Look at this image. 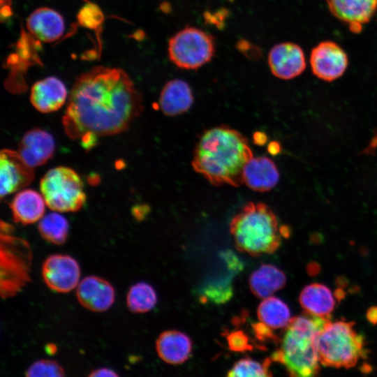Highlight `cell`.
Returning a JSON list of instances; mask_svg holds the SVG:
<instances>
[{
	"label": "cell",
	"mask_w": 377,
	"mask_h": 377,
	"mask_svg": "<svg viewBox=\"0 0 377 377\" xmlns=\"http://www.w3.org/2000/svg\"><path fill=\"white\" fill-rule=\"evenodd\" d=\"M253 139L258 145H263L267 140V136L263 133L257 132L254 134Z\"/></svg>",
	"instance_id": "34"
},
{
	"label": "cell",
	"mask_w": 377,
	"mask_h": 377,
	"mask_svg": "<svg viewBox=\"0 0 377 377\" xmlns=\"http://www.w3.org/2000/svg\"><path fill=\"white\" fill-rule=\"evenodd\" d=\"M309 63L315 76L332 82L343 75L349 61L347 53L339 44L332 40H323L312 48Z\"/></svg>",
	"instance_id": "9"
},
{
	"label": "cell",
	"mask_w": 377,
	"mask_h": 377,
	"mask_svg": "<svg viewBox=\"0 0 377 377\" xmlns=\"http://www.w3.org/2000/svg\"><path fill=\"white\" fill-rule=\"evenodd\" d=\"M267 61L272 73L282 80L299 76L306 66L302 48L292 42L280 43L273 46L269 52Z\"/></svg>",
	"instance_id": "12"
},
{
	"label": "cell",
	"mask_w": 377,
	"mask_h": 377,
	"mask_svg": "<svg viewBox=\"0 0 377 377\" xmlns=\"http://www.w3.org/2000/svg\"><path fill=\"white\" fill-rule=\"evenodd\" d=\"M40 189L47 206L61 213L79 211L87 199L80 177L66 166L49 170L40 180Z\"/></svg>",
	"instance_id": "6"
},
{
	"label": "cell",
	"mask_w": 377,
	"mask_h": 377,
	"mask_svg": "<svg viewBox=\"0 0 377 377\" xmlns=\"http://www.w3.org/2000/svg\"><path fill=\"white\" fill-rule=\"evenodd\" d=\"M28 31L39 41L54 42L61 37L65 29L62 16L54 9L39 8L27 18Z\"/></svg>",
	"instance_id": "17"
},
{
	"label": "cell",
	"mask_w": 377,
	"mask_h": 377,
	"mask_svg": "<svg viewBox=\"0 0 377 377\" xmlns=\"http://www.w3.org/2000/svg\"><path fill=\"white\" fill-rule=\"evenodd\" d=\"M68 96L64 82L56 77H47L35 82L31 89L30 101L36 110L42 113L58 110Z\"/></svg>",
	"instance_id": "16"
},
{
	"label": "cell",
	"mask_w": 377,
	"mask_h": 377,
	"mask_svg": "<svg viewBox=\"0 0 377 377\" xmlns=\"http://www.w3.org/2000/svg\"><path fill=\"white\" fill-rule=\"evenodd\" d=\"M90 377H114L119 376V374L114 370L109 368H98L91 371L88 375Z\"/></svg>",
	"instance_id": "31"
},
{
	"label": "cell",
	"mask_w": 377,
	"mask_h": 377,
	"mask_svg": "<svg viewBox=\"0 0 377 377\" xmlns=\"http://www.w3.org/2000/svg\"><path fill=\"white\" fill-rule=\"evenodd\" d=\"M368 319L373 323L377 322V309L373 308L368 311Z\"/></svg>",
	"instance_id": "35"
},
{
	"label": "cell",
	"mask_w": 377,
	"mask_h": 377,
	"mask_svg": "<svg viewBox=\"0 0 377 377\" xmlns=\"http://www.w3.org/2000/svg\"><path fill=\"white\" fill-rule=\"evenodd\" d=\"M170 60L183 69H197L208 63L215 52L213 37L197 27H188L176 33L168 42Z\"/></svg>",
	"instance_id": "8"
},
{
	"label": "cell",
	"mask_w": 377,
	"mask_h": 377,
	"mask_svg": "<svg viewBox=\"0 0 377 377\" xmlns=\"http://www.w3.org/2000/svg\"><path fill=\"white\" fill-rule=\"evenodd\" d=\"M330 320L307 312L292 318L285 328L279 349L271 356L272 361L283 365L291 376L317 375L320 365L317 337Z\"/></svg>",
	"instance_id": "3"
},
{
	"label": "cell",
	"mask_w": 377,
	"mask_h": 377,
	"mask_svg": "<svg viewBox=\"0 0 377 377\" xmlns=\"http://www.w3.org/2000/svg\"><path fill=\"white\" fill-rule=\"evenodd\" d=\"M38 232L47 242L61 245L67 239L69 232L68 220L58 212L49 213L40 220Z\"/></svg>",
	"instance_id": "25"
},
{
	"label": "cell",
	"mask_w": 377,
	"mask_h": 377,
	"mask_svg": "<svg viewBox=\"0 0 377 377\" xmlns=\"http://www.w3.org/2000/svg\"><path fill=\"white\" fill-rule=\"evenodd\" d=\"M193 96L189 84L180 79L168 82L159 96L161 111L168 116L181 114L189 110Z\"/></svg>",
	"instance_id": "20"
},
{
	"label": "cell",
	"mask_w": 377,
	"mask_h": 377,
	"mask_svg": "<svg viewBox=\"0 0 377 377\" xmlns=\"http://www.w3.org/2000/svg\"><path fill=\"white\" fill-rule=\"evenodd\" d=\"M279 173L275 163L269 158H252L244 171V183L252 190L265 192L278 183Z\"/></svg>",
	"instance_id": "19"
},
{
	"label": "cell",
	"mask_w": 377,
	"mask_h": 377,
	"mask_svg": "<svg viewBox=\"0 0 377 377\" xmlns=\"http://www.w3.org/2000/svg\"><path fill=\"white\" fill-rule=\"evenodd\" d=\"M268 151L270 154L276 155L281 151V146L277 142H272L269 145Z\"/></svg>",
	"instance_id": "33"
},
{
	"label": "cell",
	"mask_w": 377,
	"mask_h": 377,
	"mask_svg": "<svg viewBox=\"0 0 377 377\" xmlns=\"http://www.w3.org/2000/svg\"><path fill=\"white\" fill-rule=\"evenodd\" d=\"M317 348L321 365L349 369L367 355L364 337L352 321L330 320L317 337Z\"/></svg>",
	"instance_id": "5"
},
{
	"label": "cell",
	"mask_w": 377,
	"mask_h": 377,
	"mask_svg": "<svg viewBox=\"0 0 377 377\" xmlns=\"http://www.w3.org/2000/svg\"><path fill=\"white\" fill-rule=\"evenodd\" d=\"M157 302L156 293L151 286L138 282L130 287L126 295V305L135 313H146Z\"/></svg>",
	"instance_id": "26"
},
{
	"label": "cell",
	"mask_w": 377,
	"mask_h": 377,
	"mask_svg": "<svg viewBox=\"0 0 377 377\" xmlns=\"http://www.w3.org/2000/svg\"><path fill=\"white\" fill-rule=\"evenodd\" d=\"M285 274L276 267L265 264L253 272L249 278V287L253 295L265 299L286 285Z\"/></svg>",
	"instance_id": "23"
},
{
	"label": "cell",
	"mask_w": 377,
	"mask_h": 377,
	"mask_svg": "<svg viewBox=\"0 0 377 377\" xmlns=\"http://www.w3.org/2000/svg\"><path fill=\"white\" fill-rule=\"evenodd\" d=\"M1 198L22 190L34 178L33 168L22 159L18 151L4 149L0 154Z\"/></svg>",
	"instance_id": "11"
},
{
	"label": "cell",
	"mask_w": 377,
	"mask_h": 377,
	"mask_svg": "<svg viewBox=\"0 0 377 377\" xmlns=\"http://www.w3.org/2000/svg\"><path fill=\"white\" fill-rule=\"evenodd\" d=\"M330 13L359 34L377 13V0H325Z\"/></svg>",
	"instance_id": "13"
},
{
	"label": "cell",
	"mask_w": 377,
	"mask_h": 377,
	"mask_svg": "<svg viewBox=\"0 0 377 377\" xmlns=\"http://www.w3.org/2000/svg\"><path fill=\"white\" fill-rule=\"evenodd\" d=\"M230 231L237 250L252 256L274 253L282 236L275 214L262 202L245 205L232 218Z\"/></svg>",
	"instance_id": "4"
},
{
	"label": "cell",
	"mask_w": 377,
	"mask_h": 377,
	"mask_svg": "<svg viewBox=\"0 0 377 377\" xmlns=\"http://www.w3.org/2000/svg\"><path fill=\"white\" fill-rule=\"evenodd\" d=\"M272 360L265 359L263 363L251 358H243L235 363L228 372V376L265 377L272 375L269 370Z\"/></svg>",
	"instance_id": "27"
},
{
	"label": "cell",
	"mask_w": 377,
	"mask_h": 377,
	"mask_svg": "<svg viewBox=\"0 0 377 377\" xmlns=\"http://www.w3.org/2000/svg\"><path fill=\"white\" fill-rule=\"evenodd\" d=\"M11 0H1V18L7 19L12 15Z\"/></svg>",
	"instance_id": "32"
},
{
	"label": "cell",
	"mask_w": 377,
	"mask_h": 377,
	"mask_svg": "<svg viewBox=\"0 0 377 377\" xmlns=\"http://www.w3.org/2000/svg\"><path fill=\"white\" fill-rule=\"evenodd\" d=\"M45 350L47 351V353L52 355L57 352V348L55 344L51 343L47 344L45 346Z\"/></svg>",
	"instance_id": "36"
},
{
	"label": "cell",
	"mask_w": 377,
	"mask_h": 377,
	"mask_svg": "<svg viewBox=\"0 0 377 377\" xmlns=\"http://www.w3.org/2000/svg\"><path fill=\"white\" fill-rule=\"evenodd\" d=\"M248 140L226 126L205 131L196 143L192 167L214 186H239L244 171L253 158Z\"/></svg>",
	"instance_id": "2"
},
{
	"label": "cell",
	"mask_w": 377,
	"mask_h": 377,
	"mask_svg": "<svg viewBox=\"0 0 377 377\" xmlns=\"http://www.w3.org/2000/svg\"><path fill=\"white\" fill-rule=\"evenodd\" d=\"M64 375V368L58 362L51 360H37L25 371L27 377H62Z\"/></svg>",
	"instance_id": "28"
},
{
	"label": "cell",
	"mask_w": 377,
	"mask_h": 377,
	"mask_svg": "<svg viewBox=\"0 0 377 377\" xmlns=\"http://www.w3.org/2000/svg\"><path fill=\"white\" fill-rule=\"evenodd\" d=\"M45 205L41 193L33 189H23L15 194L10 203V208L15 222L28 225L43 217Z\"/></svg>",
	"instance_id": "18"
},
{
	"label": "cell",
	"mask_w": 377,
	"mask_h": 377,
	"mask_svg": "<svg viewBox=\"0 0 377 377\" xmlns=\"http://www.w3.org/2000/svg\"><path fill=\"white\" fill-rule=\"evenodd\" d=\"M257 314L260 322L272 329L286 328L291 318L287 304L278 297L265 298L258 307Z\"/></svg>",
	"instance_id": "24"
},
{
	"label": "cell",
	"mask_w": 377,
	"mask_h": 377,
	"mask_svg": "<svg viewBox=\"0 0 377 377\" xmlns=\"http://www.w3.org/2000/svg\"><path fill=\"white\" fill-rule=\"evenodd\" d=\"M229 348L235 352L252 350L253 347L249 341V337L242 330L232 331L227 336Z\"/></svg>",
	"instance_id": "29"
},
{
	"label": "cell",
	"mask_w": 377,
	"mask_h": 377,
	"mask_svg": "<svg viewBox=\"0 0 377 377\" xmlns=\"http://www.w3.org/2000/svg\"><path fill=\"white\" fill-rule=\"evenodd\" d=\"M54 151L53 136L47 131L33 128L23 135L17 151L26 163L34 168L45 163Z\"/></svg>",
	"instance_id": "15"
},
{
	"label": "cell",
	"mask_w": 377,
	"mask_h": 377,
	"mask_svg": "<svg viewBox=\"0 0 377 377\" xmlns=\"http://www.w3.org/2000/svg\"><path fill=\"white\" fill-rule=\"evenodd\" d=\"M142 108L141 94L124 71L96 66L74 82L62 124L73 140L113 135L128 129Z\"/></svg>",
	"instance_id": "1"
},
{
	"label": "cell",
	"mask_w": 377,
	"mask_h": 377,
	"mask_svg": "<svg viewBox=\"0 0 377 377\" xmlns=\"http://www.w3.org/2000/svg\"><path fill=\"white\" fill-rule=\"evenodd\" d=\"M299 301L306 312L323 318H330L336 304L335 297L330 289L318 283L305 286Z\"/></svg>",
	"instance_id": "22"
},
{
	"label": "cell",
	"mask_w": 377,
	"mask_h": 377,
	"mask_svg": "<svg viewBox=\"0 0 377 377\" xmlns=\"http://www.w3.org/2000/svg\"><path fill=\"white\" fill-rule=\"evenodd\" d=\"M156 349L162 360L170 364H178L188 358L192 343L185 334L177 330H168L158 336Z\"/></svg>",
	"instance_id": "21"
},
{
	"label": "cell",
	"mask_w": 377,
	"mask_h": 377,
	"mask_svg": "<svg viewBox=\"0 0 377 377\" xmlns=\"http://www.w3.org/2000/svg\"><path fill=\"white\" fill-rule=\"evenodd\" d=\"M41 274L50 289L57 293H66L77 286L81 270L79 263L72 256L52 254L43 262Z\"/></svg>",
	"instance_id": "10"
},
{
	"label": "cell",
	"mask_w": 377,
	"mask_h": 377,
	"mask_svg": "<svg viewBox=\"0 0 377 377\" xmlns=\"http://www.w3.org/2000/svg\"><path fill=\"white\" fill-rule=\"evenodd\" d=\"M31 248L25 240L1 235V295L3 298L17 293L29 280Z\"/></svg>",
	"instance_id": "7"
},
{
	"label": "cell",
	"mask_w": 377,
	"mask_h": 377,
	"mask_svg": "<svg viewBox=\"0 0 377 377\" xmlns=\"http://www.w3.org/2000/svg\"><path fill=\"white\" fill-rule=\"evenodd\" d=\"M252 327L256 338L262 341L279 340L272 329L262 322L252 324Z\"/></svg>",
	"instance_id": "30"
},
{
	"label": "cell",
	"mask_w": 377,
	"mask_h": 377,
	"mask_svg": "<svg viewBox=\"0 0 377 377\" xmlns=\"http://www.w3.org/2000/svg\"><path fill=\"white\" fill-rule=\"evenodd\" d=\"M76 297L85 309L94 312H103L113 304L115 291L106 279L97 276H88L78 283Z\"/></svg>",
	"instance_id": "14"
}]
</instances>
